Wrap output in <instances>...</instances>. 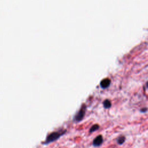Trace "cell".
I'll list each match as a JSON object with an SVG mask.
<instances>
[{"mask_svg": "<svg viewBox=\"0 0 148 148\" xmlns=\"http://www.w3.org/2000/svg\"><path fill=\"white\" fill-rule=\"evenodd\" d=\"M64 133L63 131L60 132V131H56V132H53V133H51L50 134H49L48 136L47 137L46 141H45V144H49V143L53 142V141H56V140L58 139L62 135H63Z\"/></svg>", "mask_w": 148, "mask_h": 148, "instance_id": "1", "label": "cell"}, {"mask_svg": "<svg viewBox=\"0 0 148 148\" xmlns=\"http://www.w3.org/2000/svg\"><path fill=\"white\" fill-rule=\"evenodd\" d=\"M85 111H86L85 106H83V107L81 108L80 110L79 111V112L76 114L75 116L74 120L76 121V122H80V121L82 120L85 114Z\"/></svg>", "mask_w": 148, "mask_h": 148, "instance_id": "2", "label": "cell"}, {"mask_svg": "<svg viewBox=\"0 0 148 148\" xmlns=\"http://www.w3.org/2000/svg\"><path fill=\"white\" fill-rule=\"evenodd\" d=\"M103 142V138L102 136L100 135L97 137H96L93 140V145L95 147H98V146H101Z\"/></svg>", "mask_w": 148, "mask_h": 148, "instance_id": "3", "label": "cell"}, {"mask_svg": "<svg viewBox=\"0 0 148 148\" xmlns=\"http://www.w3.org/2000/svg\"><path fill=\"white\" fill-rule=\"evenodd\" d=\"M111 84L110 79L106 78L103 79L100 83V86L102 89H106Z\"/></svg>", "mask_w": 148, "mask_h": 148, "instance_id": "4", "label": "cell"}, {"mask_svg": "<svg viewBox=\"0 0 148 148\" xmlns=\"http://www.w3.org/2000/svg\"><path fill=\"white\" fill-rule=\"evenodd\" d=\"M111 105H112V104H111V101L109 100H105L104 101V102H103V106H104V108H105V109L110 108L111 107Z\"/></svg>", "mask_w": 148, "mask_h": 148, "instance_id": "5", "label": "cell"}, {"mask_svg": "<svg viewBox=\"0 0 148 148\" xmlns=\"http://www.w3.org/2000/svg\"><path fill=\"white\" fill-rule=\"evenodd\" d=\"M125 138L124 136H120L117 138V142L119 145H122L125 143Z\"/></svg>", "mask_w": 148, "mask_h": 148, "instance_id": "6", "label": "cell"}, {"mask_svg": "<svg viewBox=\"0 0 148 148\" xmlns=\"http://www.w3.org/2000/svg\"><path fill=\"white\" fill-rule=\"evenodd\" d=\"M100 126L98 125H93V126H92L91 128H90V133H93V132H94L95 131H97V130H98L99 129Z\"/></svg>", "mask_w": 148, "mask_h": 148, "instance_id": "7", "label": "cell"}, {"mask_svg": "<svg viewBox=\"0 0 148 148\" xmlns=\"http://www.w3.org/2000/svg\"><path fill=\"white\" fill-rule=\"evenodd\" d=\"M148 111V108H142V109L140 110V112H142V113H145Z\"/></svg>", "mask_w": 148, "mask_h": 148, "instance_id": "8", "label": "cell"}, {"mask_svg": "<svg viewBox=\"0 0 148 148\" xmlns=\"http://www.w3.org/2000/svg\"><path fill=\"white\" fill-rule=\"evenodd\" d=\"M146 87H147V88H148V82L146 83Z\"/></svg>", "mask_w": 148, "mask_h": 148, "instance_id": "9", "label": "cell"}]
</instances>
